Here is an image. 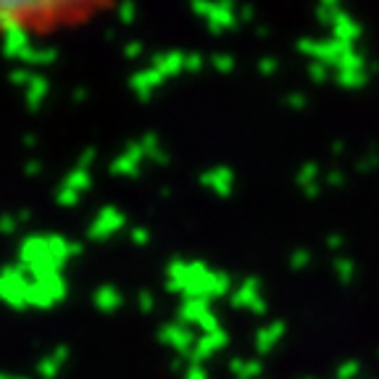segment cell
<instances>
[{"mask_svg": "<svg viewBox=\"0 0 379 379\" xmlns=\"http://www.w3.org/2000/svg\"><path fill=\"white\" fill-rule=\"evenodd\" d=\"M355 45H345V42H337V40H311V37H303L297 40V53H303L308 61H319L324 66H330L332 71L337 69V63L343 61V56Z\"/></svg>", "mask_w": 379, "mask_h": 379, "instance_id": "6da1fadb", "label": "cell"}, {"mask_svg": "<svg viewBox=\"0 0 379 379\" xmlns=\"http://www.w3.org/2000/svg\"><path fill=\"white\" fill-rule=\"evenodd\" d=\"M229 300H232V306L235 308H240V311H250V314H256V316H266V311H269V303H266V297H263L258 277L242 279V282L229 293Z\"/></svg>", "mask_w": 379, "mask_h": 379, "instance_id": "7a4b0ae2", "label": "cell"}, {"mask_svg": "<svg viewBox=\"0 0 379 379\" xmlns=\"http://www.w3.org/2000/svg\"><path fill=\"white\" fill-rule=\"evenodd\" d=\"M192 13L203 16L208 32H213V35H222V32L235 29L237 24H240V19H237V6H232V3H211V6L195 3V6H192Z\"/></svg>", "mask_w": 379, "mask_h": 379, "instance_id": "3957f363", "label": "cell"}, {"mask_svg": "<svg viewBox=\"0 0 379 379\" xmlns=\"http://www.w3.org/2000/svg\"><path fill=\"white\" fill-rule=\"evenodd\" d=\"M177 321L182 327H187V330L190 327H198V330H203V334L222 330L216 316H213V311L208 308V300H203V297H187L182 303V308H179Z\"/></svg>", "mask_w": 379, "mask_h": 379, "instance_id": "277c9868", "label": "cell"}, {"mask_svg": "<svg viewBox=\"0 0 379 379\" xmlns=\"http://www.w3.org/2000/svg\"><path fill=\"white\" fill-rule=\"evenodd\" d=\"M90 169H74L69 177L61 182V190L59 195H56V203L59 206H63V208H71V206H77L79 203V198H82V192H87L90 190Z\"/></svg>", "mask_w": 379, "mask_h": 379, "instance_id": "5b68a950", "label": "cell"}, {"mask_svg": "<svg viewBox=\"0 0 379 379\" xmlns=\"http://www.w3.org/2000/svg\"><path fill=\"white\" fill-rule=\"evenodd\" d=\"M26 295H29V282L24 279L22 272L6 269L0 274V297L13 308H26Z\"/></svg>", "mask_w": 379, "mask_h": 379, "instance_id": "8992f818", "label": "cell"}, {"mask_svg": "<svg viewBox=\"0 0 379 379\" xmlns=\"http://www.w3.org/2000/svg\"><path fill=\"white\" fill-rule=\"evenodd\" d=\"M124 224H127L124 213L118 211V208H114V206H108V208H100V213L93 219L87 237L95 240V242H100V240H108V237H114L116 232H121Z\"/></svg>", "mask_w": 379, "mask_h": 379, "instance_id": "52a82bcc", "label": "cell"}, {"mask_svg": "<svg viewBox=\"0 0 379 379\" xmlns=\"http://www.w3.org/2000/svg\"><path fill=\"white\" fill-rule=\"evenodd\" d=\"M158 340L164 345H169L179 358H185V355H192V348H195L198 337H192V332L187 327H182L179 321H174V324H164L158 330Z\"/></svg>", "mask_w": 379, "mask_h": 379, "instance_id": "ba28073f", "label": "cell"}, {"mask_svg": "<svg viewBox=\"0 0 379 379\" xmlns=\"http://www.w3.org/2000/svg\"><path fill=\"white\" fill-rule=\"evenodd\" d=\"M284 334H287V321L274 319V321H269V324H263V327L256 332V337H253V348H256V353H258L261 358L274 353V348L282 343Z\"/></svg>", "mask_w": 379, "mask_h": 379, "instance_id": "9c48e42d", "label": "cell"}, {"mask_svg": "<svg viewBox=\"0 0 379 379\" xmlns=\"http://www.w3.org/2000/svg\"><path fill=\"white\" fill-rule=\"evenodd\" d=\"M201 187H206L208 192L219 195V198H229L232 187H235V171L229 166H216L201 174Z\"/></svg>", "mask_w": 379, "mask_h": 379, "instance_id": "30bf717a", "label": "cell"}, {"mask_svg": "<svg viewBox=\"0 0 379 379\" xmlns=\"http://www.w3.org/2000/svg\"><path fill=\"white\" fill-rule=\"evenodd\" d=\"M166 79L158 74V71L153 69V66H148V69L137 71V74H132L130 79V90L134 93V98L140 100V103H148L150 98H153V93L164 84Z\"/></svg>", "mask_w": 379, "mask_h": 379, "instance_id": "8fae6325", "label": "cell"}, {"mask_svg": "<svg viewBox=\"0 0 379 379\" xmlns=\"http://www.w3.org/2000/svg\"><path fill=\"white\" fill-rule=\"evenodd\" d=\"M330 29H332V40L345 42V45H355V42L361 40V35H364L361 22H355L353 16L345 11V8L334 16V22L330 24Z\"/></svg>", "mask_w": 379, "mask_h": 379, "instance_id": "7c38bea8", "label": "cell"}, {"mask_svg": "<svg viewBox=\"0 0 379 379\" xmlns=\"http://www.w3.org/2000/svg\"><path fill=\"white\" fill-rule=\"evenodd\" d=\"M226 343H229V337H226L224 330H216V332H208V334H203L195 340V348H192V364H201L206 358H211L213 353H219V350H224Z\"/></svg>", "mask_w": 379, "mask_h": 379, "instance_id": "4fadbf2b", "label": "cell"}, {"mask_svg": "<svg viewBox=\"0 0 379 379\" xmlns=\"http://www.w3.org/2000/svg\"><path fill=\"white\" fill-rule=\"evenodd\" d=\"M142 158H145V153H142L140 145H130V148L111 164V174H114V177H137V174H140Z\"/></svg>", "mask_w": 379, "mask_h": 379, "instance_id": "5bb4252c", "label": "cell"}, {"mask_svg": "<svg viewBox=\"0 0 379 379\" xmlns=\"http://www.w3.org/2000/svg\"><path fill=\"white\" fill-rule=\"evenodd\" d=\"M185 59H187V53H179V50H169V53H158L153 59V66L164 79H171V77H177L185 71Z\"/></svg>", "mask_w": 379, "mask_h": 379, "instance_id": "9a60e30c", "label": "cell"}, {"mask_svg": "<svg viewBox=\"0 0 379 379\" xmlns=\"http://www.w3.org/2000/svg\"><path fill=\"white\" fill-rule=\"evenodd\" d=\"M93 306L98 308L100 314L111 316V314H116L118 308L124 306V295L118 293L114 284H103V287H98V290H95Z\"/></svg>", "mask_w": 379, "mask_h": 379, "instance_id": "2e32d148", "label": "cell"}, {"mask_svg": "<svg viewBox=\"0 0 379 379\" xmlns=\"http://www.w3.org/2000/svg\"><path fill=\"white\" fill-rule=\"evenodd\" d=\"M319 174H321L319 164H314V161H308V164H303L300 169H297L295 185L303 190V195H306V198H316V195L321 192Z\"/></svg>", "mask_w": 379, "mask_h": 379, "instance_id": "e0dca14e", "label": "cell"}, {"mask_svg": "<svg viewBox=\"0 0 379 379\" xmlns=\"http://www.w3.org/2000/svg\"><path fill=\"white\" fill-rule=\"evenodd\" d=\"M56 61H59V50H56V47L29 45L22 56H19V63H22V66H50V63H56Z\"/></svg>", "mask_w": 379, "mask_h": 379, "instance_id": "ac0fdd59", "label": "cell"}, {"mask_svg": "<svg viewBox=\"0 0 379 379\" xmlns=\"http://www.w3.org/2000/svg\"><path fill=\"white\" fill-rule=\"evenodd\" d=\"M66 355H69V348H56L50 355H45L40 364H37V374L42 379H56L59 371L66 364Z\"/></svg>", "mask_w": 379, "mask_h": 379, "instance_id": "d6986e66", "label": "cell"}, {"mask_svg": "<svg viewBox=\"0 0 379 379\" xmlns=\"http://www.w3.org/2000/svg\"><path fill=\"white\" fill-rule=\"evenodd\" d=\"M229 371L237 379H261L263 377V364H261V358H240L237 355L229 361Z\"/></svg>", "mask_w": 379, "mask_h": 379, "instance_id": "ffe728a7", "label": "cell"}, {"mask_svg": "<svg viewBox=\"0 0 379 379\" xmlns=\"http://www.w3.org/2000/svg\"><path fill=\"white\" fill-rule=\"evenodd\" d=\"M332 79L337 82V87H343V90H364L371 79V74L369 69H361V71H334L332 74Z\"/></svg>", "mask_w": 379, "mask_h": 379, "instance_id": "44dd1931", "label": "cell"}, {"mask_svg": "<svg viewBox=\"0 0 379 379\" xmlns=\"http://www.w3.org/2000/svg\"><path fill=\"white\" fill-rule=\"evenodd\" d=\"M332 269H334V277H337V282L340 284H353L358 279V263H355L350 256H334V263H332Z\"/></svg>", "mask_w": 379, "mask_h": 379, "instance_id": "7402d4cb", "label": "cell"}, {"mask_svg": "<svg viewBox=\"0 0 379 379\" xmlns=\"http://www.w3.org/2000/svg\"><path fill=\"white\" fill-rule=\"evenodd\" d=\"M47 90H50L47 79H42V77H32V82L24 87V98H26V106H29V111H37V108L42 106Z\"/></svg>", "mask_w": 379, "mask_h": 379, "instance_id": "603a6c76", "label": "cell"}, {"mask_svg": "<svg viewBox=\"0 0 379 379\" xmlns=\"http://www.w3.org/2000/svg\"><path fill=\"white\" fill-rule=\"evenodd\" d=\"M340 11H343V6H340L337 0H324V3L316 6V19H319V24L330 26V24L334 22V16H337Z\"/></svg>", "mask_w": 379, "mask_h": 379, "instance_id": "cb8c5ba5", "label": "cell"}, {"mask_svg": "<svg viewBox=\"0 0 379 379\" xmlns=\"http://www.w3.org/2000/svg\"><path fill=\"white\" fill-rule=\"evenodd\" d=\"M374 169H379V150H377V145H371L366 153L361 155L358 161H355V171L358 174H371Z\"/></svg>", "mask_w": 379, "mask_h": 379, "instance_id": "d4e9b609", "label": "cell"}, {"mask_svg": "<svg viewBox=\"0 0 379 379\" xmlns=\"http://www.w3.org/2000/svg\"><path fill=\"white\" fill-rule=\"evenodd\" d=\"M361 361L358 358H345L343 364L334 371V379H358L361 377Z\"/></svg>", "mask_w": 379, "mask_h": 379, "instance_id": "484cf974", "label": "cell"}, {"mask_svg": "<svg viewBox=\"0 0 379 379\" xmlns=\"http://www.w3.org/2000/svg\"><path fill=\"white\" fill-rule=\"evenodd\" d=\"M308 79L314 84H324L332 79V69L330 66H324L319 61H308Z\"/></svg>", "mask_w": 379, "mask_h": 379, "instance_id": "4316f807", "label": "cell"}, {"mask_svg": "<svg viewBox=\"0 0 379 379\" xmlns=\"http://www.w3.org/2000/svg\"><path fill=\"white\" fill-rule=\"evenodd\" d=\"M211 69L219 71V74H229V71H235V56H229V53H216L211 56Z\"/></svg>", "mask_w": 379, "mask_h": 379, "instance_id": "83f0119b", "label": "cell"}, {"mask_svg": "<svg viewBox=\"0 0 379 379\" xmlns=\"http://www.w3.org/2000/svg\"><path fill=\"white\" fill-rule=\"evenodd\" d=\"M311 261H314V253H311V250H306V248L293 250V256H290V269H293V272H303V269L311 266Z\"/></svg>", "mask_w": 379, "mask_h": 379, "instance_id": "f1b7e54d", "label": "cell"}, {"mask_svg": "<svg viewBox=\"0 0 379 379\" xmlns=\"http://www.w3.org/2000/svg\"><path fill=\"white\" fill-rule=\"evenodd\" d=\"M277 69H279V61L274 59V56H263V59L258 61V74H261V77H274V74H277Z\"/></svg>", "mask_w": 379, "mask_h": 379, "instance_id": "f546056e", "label": "cell"}, {"mask_svg": "<svg viewBox=\"0 0 379 379\" xmlns=\"http://www.w3.org/2000/svg\"><path fill=\"white\" fill-rule=\"evenodd\" d=\"M284 106L293 108V111H306L308 98L303 93H290V95H284Z\"/></svg>", "mask_w": 379, "mask_h": 379, "instance_id": "4dcf8cb0", "label": "cell"}, {"mask_svg": "<svg viewBox=\"0 0 379 379\" xmlns=\"http://www.w3.org/2000/svg\"><path fill=\"white\" fill-rule=\"evenodd\" d=\"M203 66H206V59H203L201 53H190L187 59H185V71H192V74H195V71H201Z\"/></svg>", "mask_w": 379, "mask_h": 379, "instance_id": "1f68e13d", "label": "cell"}, {"mask_svg": "<svg viewBox=\"0 0 379 379\" xmlns=\"http://www.w3.org/2000/svg\"><path fill=\"white\" fill-rule=\"evenodd\" d=\"M19 229V219L16 216H0V235H13Z\"/></svg>", "mask_w": 379, "mask_h": 379, "instance_id": "d6a6232c", "label": "cell"}, {"mask_svg": "<svg viewBox=\"0 0 379 379\" xmlns=\"http://www.w3.org/2000/svg\"><path fill=\"white\" fill-rule=\"evenodd\" d=\"M324 182H327V187H343L345 174L340 171V169H330V171H327V177H324Z\"/></svg>", "mask_w": 379, "mask_h": 379, "instance_id": "836d02e7", "label": "cell"}, {"mask_svg": "<svg viewBox=\"0 0 379 379\" xmlns=\"http://www.w3.org/2000/svg\"><path fill=\"white\" fill-rule=\"evenodd\" d=\"M130 237L134 245H148V242H150V232H148L145 226H134L130 232Z\"/></svg>", "mask_w": 379, "mask_h": 379, "instance_id": "e575fe53", "label": "cell"}, {"mask_svg": "<svg viewBox=\"0 0 379 379\" xmlns=\"http://www.w3.org/2000/svg\"><path fill=\"white\" fill-rule=\"evenodd\" d=\"M137 303H140V311H142V314H150V311H153V308H155L153 293H148V290H142V293H140V300H137Z\"/></svg>", "mask_w": 379, "mask_h": 379, "instance_id": "d590c367", "label": "cell"}, {"mask_svg": "<svg viewBox=\"0 0 379 379\" xmlns=\"http://www.w3.org/2000/svg\"><path fill=\"white\" fill-rule=\"evenodd\" d=\"M134 13H137V6L127 3V6H121V8H118V19H121V24H132L134 22Z\"/></svg>", "mask_w": 379, "mask_h": 379, "instance_id": "8d00e7d4", "label": "cell"}, {"mask_svg": "<svg viewBox=\"0 0 379 379\" xmlns=\"http://www.w3.org/2000/svg\"><path fill=\"white\" fill-rule=\"evenodd\" d=\"M343 245H345V237H343V235L332 232V235L327 237V248H330L332 253H337V256H340V250H343Z\"/></svg>", "mask_w": 379, "mask_h": 379, "instance_id": "74e56055", "label": "cell"}, {"mask_svg": "<svg viewBox=\"0 0 379 379\" xmlns=\"http://www.w3.org/2000/svg\"><path fill=\"white\" fill-rule=\"evenodd\" d=\"M140 53H142L140 40H132V42H127V47H124V56H127V59H137Z\"/></svg>", "mask_w": 379, "mask_h": 379, "instance_id": "f35d334b", "label": "cell"}, {"mask_svg": "<svg viewBox=\"0 0 379 379\" xmlns=\"http://www.w3.org/2000/svg\"><path fill=\"white\" fill-rule=\"evenodd\" d=\"M185 379H208V377H206L201 364H190L187 371H185Z\"/></svg>", "mask_w": 379, "mask_h": 379, "instance_id": "ab89813d", "label": "cell"}, {"mask_svg": "<svg viewBox=\"0 0 379 379\" xmlns=\"http://www.w3.org/2000/svg\"><path fill=\"white\" fill-rule=\"evenodd\" d=\"M24 174H26V177H37V174H42V164H40V161H26Z\"/></svg>", "mask_w": 379, "mask_h": 379, "instance_id": "60d3db41", "label": "cell"}, {"mask_svg": "<svg viewBox=\"0 0 379 379\" xmlns=\"http://www.w3.org/2000/svg\"><path fill=\"white\" fill-rule=\"evenodd\" d=\"M253 16H256V8H250V6H242V8H240V24H248Z\"/></svg>", "mask_w": 379, "mask_h": 379, "instance_id": "b9f144b4", "label": "cell"}, {"mask_svg": "<svg viewBox=\"0 0 379 379\" xmlns=\"http://www.w3.org/2000/svg\"><path fill=\"white\" fill-rule=\"evenodd\" d=\"M330 150H332V155H343L345 153V140H334Z\"/></svg>", "mask_w": 379, "mask_h": 379, "instance_id": "7bdbcfd3", "label": "cell"}, {"mask_svg": "<svg viewBox=\"0 0 379 379\" xmlns=\"http://www.w3.org/2000/svg\"><path fill=\"white\" fill-rule=\"evenodd\" d=\"M82 98H87V93H84V90H77V93H74V100H77V103H79Z\"/></svg>", "mask_w": 379, "mask_h": 379, "instance_id": "ee69618b", "label": "cell"}, {"mask_svg": "<svg viewBox=\"0 0 379 379\" xmlns=\"http://www.w3.org/2000/svg\"><path fill=\"white\" fill-rule=\"evenodd\" d=\"M377 358H379V348H377Z\"/></svg>", "mask_w": 379, "mask_h": 379, "instance_id": "f6af8a7d", "label": "cell"}]
</instances>
